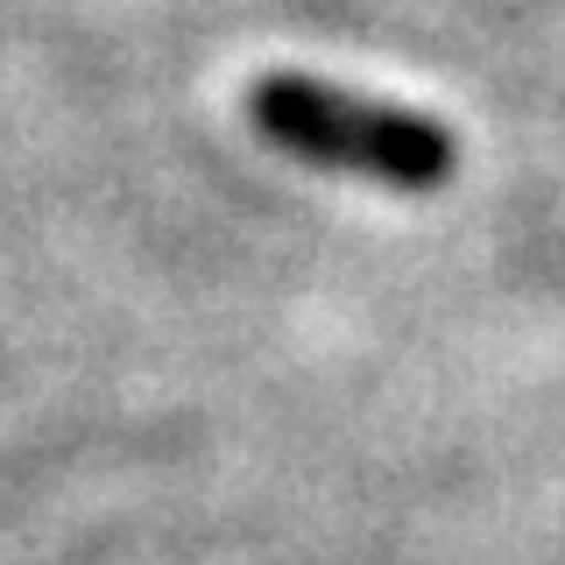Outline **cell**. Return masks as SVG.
<instances>
[{
	"instance_id": "cell-1",
	"label": "cell",
	"mask_w": 565,
	"mask_h": 565,
	"mask_svg": "<svg viewBox=\"0 0 565 565\" xmlns=\"http://www.w3.org/2000/svg\"><path fill=\"white\" fill-rule=\"evenodd\" d=\"M247 128L311 170H340L382 191H411V199L446 191L459 170V135L424 106L367 99L305 71H269L247 85Z\"/></svg>"
}]
</instances>
